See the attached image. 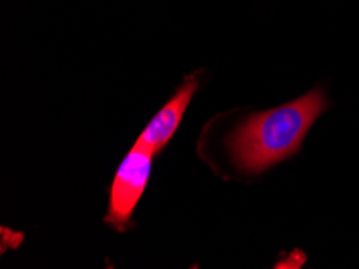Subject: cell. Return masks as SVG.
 Instances as JSON below:
<instances>
[{
    "instance_id": "1",
    "label": "cell",
    "mask_w": 359,
    "mask_h": 269,
    "mask_svg": "<svg viewBox=\"0 0 359 269\" xmlns=\"http://www.w3.org/2000/svg\"><path fill=\"white\" fill-rule=\"evenodd\" d=\"M327 105L324 92L314 89L287 105L248 117L226 139L232 163L243 173L258 174L297 155Z\"/></svg>"
},
{
    "instance_id": "2",
    "label": "cell",
    "mask_w": 359,
    "mask_h": 269,
    "mask_svg": "<svg viewBox=\"0 0 359 269\" xmlns=\"http://www.w3.org/2000/svg\"><path fill=\"white\" fill-rule=\"evenodd\" d=\"M154 155L145 147L135 144L119 164L110 190V205L105 223L118 230L128 229L130 218L149 183Z\"/></svg>"
},
{
    "instance_id": "3",
    "label": "cell",
    "mask_w": 359,
    "mask_h": 269,
    "mask_svg": "<svg viewBox=\"0 0 359 269\" xmlns=\"http://www.w3.org/2000/svg\"><path fill=\"white\" fill-rule=\"evenodd\" d=\"M197 89V76H189L184 81V84L176 91V94L171 97V100L150 119L135 144L145 147L151 153H158L172 139V136L176 134L179 124H181L184 118V113H186L189 103Z\"/></svg>"
}]
</instances>
